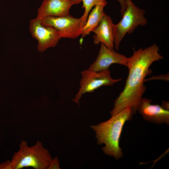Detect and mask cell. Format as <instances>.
<instances>
[{
  "label": "cell",
  "mask_w": 169,
  "mask_h": 169,
  "mask_svg": "<svg viewBox=\"0 0 169 169\" xmlns=\"http://www.w3.org/2000/svg\"><path fill=\"white\" fill-rule=\"evenodd\" d=\"M156 44L136 50L128 58L127 67L128 75L123 91L115 100L114 107L110 112L113 116L125 108H130L133 114L138 110L146 90L145 77L152 72L150 67L154 62L163 57L159 53Z\"/></svg>",
  "instance_id": "6da1fadb"
},
{
  "label": "cell",
  "mask_w": 169,
  "mask_h": 169,
  "mask_svg": "<svg viewBox=\"0 0 169 169\" xmlns=\"http://www.w3.org/2000/svg\"><path fill=\"white\" fill-rule=\"evenodd\" d=\"M133 114L130 108H126L108 120L91 125L95 132L97 143L105 145L102 150L105 155L117 160L123 156L119 141L124 125L126 121L132 119Z\"/></svg>",
  "instance_id": "7a4b0ae2"
},
{
  "label": "cell",
  "mask_w": 169,
  "mask_h": 169,
  "mask_svg": "<svg viewBox=\"0 0 169 169\" xmlns=\"http://www.w3.org/2000/svg\"><path fill=\"white\" fill-rule=\"evenodd\" d=\"M18 150L15 152L11 160V169L31 167L35 169H48L53 158L49 151L38 140L29 146L27 142L22 141Z\"/></svg>",
  "instance_id": "3957f363"
},
{
  "label": "cell",
  "mask_w": 169,
  "mask_h": 169,
  "mask_svg": "<svg viewBox=\"0 0 169 169\" xmlns=\"http://www.w3.org/2000/svg\"><path fill=\"white\" fill-rule=\"evenodd\" d=\"M126 8L122 17L113 27L114 43L116 50H118L120 43L125 35L131 34L139 26L147 23L144 17L145 11L137 7L131 0H125Z\"/></svg>",
  "instance_id": "277c9868"
},
{
  "label": "cell",
  "mask_w": 169,
  "mask_h": 169,
  "mask_svg": "<svg viewBox=\"0 0 169 169\" xmlns=\"http://www.w3.org/2000/svg\"><path fill=\"white\" fill-rule=\"evenodd\" d=\"M81 75L80 87L75 97L72 100L74 102L78 104L84 94L92 92L103 86H112L121 79L112 78L109 70L96 72L89 69H85L81 72Z\"/></svg>",
  "instance_id": "5b68a950"
},
{
  "label": "cell",
  "mask_w": 169,
  "mask_h": 169,
  "mask_svg": "<svg viewBox=\"0 0 169 169\" xmlns=\"http://www.w3.org/2000/svg\"><path fill=\"white\" fill-rule=\"evenodd\" d=\"M29 29L32 37L38 42L37 49L40 52L55 47L61 38L54 27L43 24L36 18L30 20Z\"/></svg>",
  "instance_id": "8992f818"
},
{
  "label": "cell",
  "mask_w": 169,
  "mask_h": 169,
  "mask_svg": "<svg viewBox=\"0 0 169 169\" xmlns=\"http://www.w3.org/2000/svg\"><path fill=\"white\" fill-rule=\"evenodd\" d=\"M41 20L43 24L54 27L61 38H75L82 33L80 18H75L69 14L63 17L47 16Z\"/></svg>",
  "instance_id": "52a82bcc"
},
{
  "label": "cell",
  "mask_w": 169,
  "mask_h": 169,
  "mask_svg": "<svg viewBox=\"0 0 169 169\" xmlns=\"http://www.w3.org/2000/svg\"><path fill=\"white\" fill-rule=\"evenodd\" d=\"M128 58L101 43L98 55L88 69L96 72L109 70L110 66L117 64L127 67Z\"/></svg>",
  "instance_id": "ba28073f"
},
{
  "label": "cell",
  "mask_w": 169,
  "mask_h": 169,
  "mask_svg": "<svg viewBox=\"0 0 169 169\" xmlns=\"http://www.w3.org/2000/svg\"><path fill=\"white\" fill-rule=\"evenodd\" d=\"M138 110L146 120L160 125L169 124V111L158 104H151L150 99L142 98Z\"/></svg>",
  "instance_id": "9c48e42d"
},
{
  "label": "cell",
  "mask_w": 169,
  "mask_h": 169,
  "mask_svg": "<svg viewBox=\"0 0 169 169\" xmlns=\"http://www.w3.org/2000/svg\"><path fill=\"white\" fill-rule=\"evenodd\" d=\"M74 4L76 3L72 0H44L38 9L36 18L41 19L47 16L69 15L70 8Z\"/></svg>",
  "instance_id": "30bf717a"
},
{
  "label": "cell",
  "mask_w": 169,
  "mask_h": 169,
  "mask_svg": "<svg viewBox=\"0 0 169 169\" xmlns=\"http://www.w3.org/2000/svg\"><path fill=\"white\" fill-rule=\"evenodd\" d=\"M114 24L110 17L105 14L93 31L95 34L93 36L95 44L102 43L110 49H113Z\"/></svg>",
  "instance_id": "8fae6325"
},
{
  "label": "cell",
  "mask_w": 169,
  "mask_h": 169,
  "mask_svg": "<svg viewBox=\"0 0 169 169\" xmlns=\"http://www.w3.org/2000/svg\"><path fill=\"white\" fill-rule=\"evenodd\" d=\"M105 6L99 4L95 6L87 18L86 22L83 27L82 38L89 35L93 32L99 25L100 20L105 14L104 8Z\"/></svg>",
  "instance_id": "7c38bea8"
},
{
  "label": "cell",
  "mask_w": 169,
  "mask_h": 169,
  "mask_svg": "<svg viewBox=\"0 0 169 169\" xmlns=\"http://www.w3.org/2000/svg\"><path fill=\"white\" fill-rule=\"evenodd\" d=\"M82 8L84 9V13L80 17L83 27L86 22L90 12L93 7L99 4L105 6L107 3V2H102L100 0H82Z\"/></svg>",
  "instance_id": "4fadbf2b"
},
{
  "label": "cell",
  "mask_w": 169,
  "mask_h": 169,
  "mask_svg": "<svg viewBox=\"0 0 169 169\" xmlns=\"http://www.w3.org/2000/svg\"><path fill=\"white\" fill-rule=\"evenodd\" d=\"M59 162L58 157L53 159L48 169H60Z\"/></svg>",
  "instance_id": "5bb4252c"
},
{
  "label": "cell",
  "mask_w": 169,
  "mask_h": 169,
  "mask_svg": "<svg viewBox=\"0 0 169 169\" xmlns=\"http://www.w3.org/2000/svg\"><path fill=\"white\" fill-rule=\"evenodd\" d=\"M101 2L103 3L107 2L106 0H100ZM119 2L121 7L120 12L121 14L123 13L125 10L126 8V4L125 2V0H117Z\"/></svg>",
  "instance_id": "9a60e30c"
},
{
  "label": "cell",
  "mask_w": 169,
  "mask_h": 169,
  "mask_svg": "<svg viewBox=\"0 0 169 169\" xmlns=\"http://www.w3.org/2000/svg\"><path fill=\"white\" fill-rule=\"evenodd\" d=\"M0 169H11V160H7L0 163Z\"/></svg>",
  "instance_id": "2e32d148"
},
{
  "label": "cell",
  "mask_w": 169,
  "mask_h": 169,
  "mask_svg": "<svg viewBox=\"0 0 169 169\" xmlns=\"http://www.w3.org/2000/svg\"><path fill=\"white\" fill-rule=\"evenodd\" d=\"M161 106L167 110L169 109L168 103L167 102L165 101L163 102V103H162Z\"/></svg>",
  "instance_id": "e0dca14e"
},
{
  "label": "cell",
  "mask_w": 169,
  "mask_h": 169,
  "mask_svg": "<svg viewBox=\"0 0 169 169\" xmlns=\"http://www.w3.org/2000/svg\"><path fill=\"white\" fill-rule=\"evenodd\" d=\"M73 0L75 2L76 4H79L81 2H82V0Z\"/></svg>",
  "instance_id": "ac0fdd59"
}]
</instances>
